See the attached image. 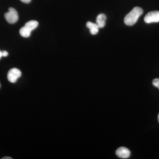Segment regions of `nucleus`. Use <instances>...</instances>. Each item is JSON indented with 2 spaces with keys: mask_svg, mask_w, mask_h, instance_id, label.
<instances>
[{
  "mask_svg": "<svg viewBox=\"0 0 159 159\" xmlns=\"http://www.w3.org/2000/svg\"><path fill=\"white\" fill-rule=\"evenodd\" d=\"M143 13V9L139 7H134L126 15L124 19V22L126 25L132 26L137 22L139 17Z\"/></svg>",
  "mask_w": 159,
  "mask_h": 159,
  "instance_id": "nucleus-1",
  "label": "nucleus"
},
{
  "mask_svg": "<svg viewBox=\"0 0 159 159\" xmlns=\"http://www.w3.org/2000/svg\"><path fill=\"white\" fill-rule=\"evenodd\" d=\"M38 25V22L37 21H29L26 23L25 25L20 29V34L23 37H29L31 35V31L36 29Z\"/></svg>",
  "mask_w": 159,
  "mask_h": 159,
  "instance_id": "nucleus-2",
  "label": "nucleus"
},
{
  "mask_svg": "<svg viewBox=\"0 0 159 159\" xmlns=\"http://www.w3.org/2000/svg\"><path fill=\"white\" fill-rule=\"evenodd\" d=\"M5 18L9 24L16 23L18 20V15L17 11L13 8H9V11L5 14Z\"/></svg>",
  "mask_w": 159,
  "mask_h": 159,
  "instance_id": "nucleus-3",
  "label": "nucleus"
},
{
  "mask_svg": "<svg viewBox=\"0 0 159 159\" xmlns=\"http://www.w3.org/2000/svg\"><path fill=\"white\" fill-rule=\"evenodd\" d=\"M21 72L19 69L12 68L9 71L7 75V78L9 82L14 83L17 81V79L20 77Z\"/></svg>",
  "mask_w": 159,
  "mask_h": 159,
  "instance_id": "nucleus-4",
  "label": "nucleus"
},
{
  "mask_svg": "<svg viewBox=\"0 0 159 159\" xmlns=\"http://www.w3.org/2000/svg\"><path fill=\"white\" fill-rule=\"evenodd\" d=\"M145 22L150 24L159 22V11H151L148 12L144 18Z\"/></svg>",
  "mask_w": 159,
  "mask_h": 159,
  "instance_id": "nucleus-5",
  "label": "nucleus"
},
{
  "mask_svg": "<svg viewBox=\"0 0 159 159\" xmlns=\"http://www.w3.org/2000/svg\"><path fill=\"white\" fill-rule=\"evenodd\" d=\"M130 151L125 147H120L116 151V154L119 158L127 159L130 156Z\"/></svg>",
  "mask_w": 159,
  "mask_h": 159,
  "instance_id": "nucleus-6",
  "label": "nucleus"
},
{
  "mask_svg": "<svg viewBox=\"0 0 159 159\" xmlns=\"http://www.w3.org/2000/svg\"><path fill=\"white\" fill-rule=\"evenodd\" d=\"M106 18L105 15L102 13L99 14L97 16L96 20V24L99 27V29H102L105 26Z\"/></svg>",
  "mask_w": 159,
  "mask_h": 159,
  "instance_id": "nucleus-7",
  "label": "nucleus"
},
{
  "mask_svg": "<svg viewBox=\"0 0 159 159\" xmlns=\"http://www.w3.org/2000/svg\"><path fill=\"white\" fill-rule=\"evenodd\" d=\"M86 26L89 29L91 34L95 35L99 32V28L96 23L88 22L86 24Z\"/></svg>",
  "mask_w": 159,
  "mask_h": 159,
  "instance_id": "nucleus-8",
  "label": "nucleus"
},
{
  "mask_svg": "<svg viewBox=\"0 0 159 159\" xmlns=\"http://www.w3.org/2000/svg\"><path fill=\"white\" fill-rule=\"evenodd\" d=\"M152 84L156 87L157 88L159 89V78H156L154 79L152 81Z\"/></svg>",
  "mask_w": 159,
  "mask_h": 159,
  "instance_id": "nucleus-9",
  "label": "nucleus"
},
{
  "mask_svg": "<svg viewBox=\"0 0 159 159\" xmlns=\"http://www.w3.org/2000/svg\"><path fill=\"white\" fill-rule=\"evenodd\" d=\"M2 57H6L8 56V52L6 51H2Z\"/></svg>",
  "mask_w": 159,
  "mask_h": 159,
  "instance_id": "nucleus-10",
  "label": "nucleus"
},
{
  "mask_svg": "<svg viewBox=\"0 0 159 159\" xmlns=\"http://www.w3.org/2000/svg\"><path fill=\"white\" fill-rule=\"evenodd\" d=\"M21 2H22L23 3H26V4H28V3H30V2H31V0H20Z\"/></svg>",
  "mask_w": 159,
  "mask_h": 159,
  "instance_id": "nucleus-11",
  "label": "nucleus"
},
{
  "mask_svg": "<svg viewBox=\"0 0 159 159\" xmlns=\"http://www.w3.org/2000/svg\"><path fill=\"white\" fill-rule=\"evenodd\" d=\"M2 159H12V158L10 157H4L2 158Z\"/></svg>",
  "mask_w": 159,
  "mask_h": 159,
  "instance_id": "nucleus-12",
  "label": "nucleus"
},
{
  "mask_svg": "<svg viewBox=\"0 0 159 159\" xmlns=\"http://www.w3.org/2000/svg\"><path fill=\"white\" fill-rule=\"evenodd\" d=\"M2 57V51H0V59Z\"/></svg>",
  "mask_w": 159,
  "mask_h": 159,
  "instance_id": "nucleus-13",
  "label": "nucleus"
},
{
  "mask_svg": "<svg viewBox=\"0 0 159 159\" xmlns=\"http://www.w3.org/2000/svg\"><path fill=\"white\" fill-rule=\"evenodd\" d=\"M158 121H159V114L158 115Z\"/></svg>",
  "mask_w": 159,
  "mask_h": 159,
  "instance_id": "nucleus-14",
  "label": "nucleus"
},
{
  "mask_svg": "<svg viewBox=\"0 0 159 159\" xmlns=\"http://www.w3.org/2000/svg\"><path fill=\"white\" fill-rule=\"evenodd\" d=\"M0 87H1V85H0Z\"/></svg>",
  "mask_w": 159,
  "mask_h": 159,
  "instance_id": "nucleus-15",
  "label": "nucleus"
}]
</instances>
